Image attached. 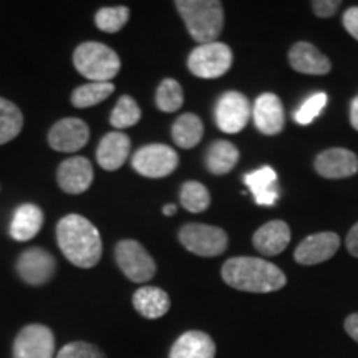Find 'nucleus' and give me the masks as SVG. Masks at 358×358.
Here are the masks:
<instances>
[{
  "label": "nucleus",
  "instance_id": "nucleus-1",
  "mask_svg": "<svg viewBox=\"0 0 358 358\" xmlns=\"http://www.w3.org/2000/svg\"><path fill=\"white\" fill-rule=\"evenodd\" d=\"M57 243L64 256L80 268L95 267L101 259V236L95 224L80 214H69L57 224Z\"/></svg>",
  "mask_w": 358,
  "mask_h": 358
},
{
  "label": "nucleus",
  "instance_id": "nucleus-2",
  "mask_svg": "<svg viewBox=\"0 0 358 358\" xmlns=\"http://www.w3.org/2000/svg\"><path fill=\"white\" fill-rule=\"evenodd\" d=\"M222 280L236 290L268 294L285 285V274L266 259L232 257L222 266Z\"/></svg>",
  "mask_w": 358,
  "mask_h": 358
},
{
  "label": "nucleus",
  "instance_id": "nucleus-3",
  "mask_svg": "<svg viewBox=\"0 0 358 358\" xmlns=\"http://www.w3.org/2000/svg\"><path fill=\"white\" fill-rule=\"evenodd\" d=\"M187 32L199 45L216 42L224 29V8L217 0H178L174 2Z\"/></svg>",
  "mask_w": 358,
  "mask_h": 358
},
{
  "label": "nucleus",
  "instance_id": "nucleus-4",
  "mask_svg": "<svg viewBox=\"0 0 358 358\" xmlns=\"http://www.w3.org/2000/svg\"><path fill=\"white\" fill-rule=\"evenodd\" d=\"M73 65L90 82H110L122 69L118 53L100 42H85L73 52Z\"/></svg>",
  "mask_w": 358,
  "mask_h": 358
},
{
  "label": "nucleus",
  "instance_id": "nucleus-5",
  "mask_svg": "<svg viewBox=\"0 0 358 358\" xmlns=\"http://www.w3.org/2000/svg\"><path fill=\"white\" fill-rule=\"evenodd\" d=\"M232 65V52L226 43L213 42L196 47L187 57V69L194 77L219 78Z\"/></svg>",
  "mask_w": 358,
  "mask_h": 358
},
{
  "label": "nucleus",
  "instance_id": "nucleus-6",
  "mask_svg": "<svg viewBox=\"0 0 358 358\" xmlns=\"http://www.w3.org/2000/svg\"><path fill=\"white\" fill-rule=\"evenodd\" d=\"M179 241L189 252L199 257L221 256L229 243L226 231L208 224H186L179 231Z\"/></svg>",
  "mask_w": 358,
  "mask_h": 358
},
{
  "label": "nucleus",
  "instance_id": "nucleus-7",
  "mask_svg": "<svg viewBox=\"0 0 358 358\" xmlns=\"http://www.w3.org/2000/svg\"><path fill=\"white\" fill-rule=\"evenodd\" d=\"M115 259L123 274L136 284H145L156 274L155 259L138 241H120L115 248Z\"/></svg>",
  "mask_w": 358,
  "mask_h": 358
},
{
  "label": "nucleus",
  "instance_id": "nucleus-8",
  "mask_svg": "<svg viewBox=\"0 0 358 358\" xmlns=\"http://www.w3.org/2000/svg\"><path fill=\"white\" fill-rule=\"evenodd\" d=\"M178 153L166 145L153 143L140 148L131 158V166L141 176L150 179L166 178L178 168Z\"/></svg>",
  "mask_w": 358,
  "mask_h": 358
},
{
  "label": "nucleus",
  "instance_id": "nucleus-9",
  "mask_svg": "<svg viewBox=\"0 0 358 358\" xmlns=\"http://www.w3.org/2000/svg\"><path fill=\"white\" fill-rule=\"evenodd\" d=\"M13 358H55V335L47 325H25L13 342Z\"/></svg>",
  "mask_w": 358,
  "mask_h": 358
},
{
  "label": "nucleus",
  "instance_id": "nucleus-10",
  "mask_svg": "<svg viewBox=\"0 0 358 358\" xmlns=\"http://www.w3.org/2000/svg\"><path fill=\"white\" fill-rule=\"evenodd\" d=\"M252 108L248 96L239 92H227L219 98L216 111V123L221 131L236 134L248 127Z\"/></svg>",
  "mask_w": 358,
  "mask_h": 358
},
{
  "label": "nucleus",
  "instance_id": "nucleus-11",
  "mask_svg": "<svg viewBox=\"0 0 358 358\" xmlns=\"http://www.w3.org/2000/svg\"><path fill=\"white\" fill-rule=\"evenodd\" d=\"M17 272L25 284L40 287L48 284L57 272L55 257L42 248L27 249L17 261Z\"/></svg>",
  "mask_w": 358,
  "mask_h": 358
},
{
  "label": "nucleus",
  "instance_id": "nucleus-12",
  "mask_svg": "<svg viewBox=\"0 0 358 358\" xmlns=\"http://www.w3.org/2000/svg\"><path fill=\"white\" fill-rule=\"evenodd\" d=\"M90 140L88 124L80 118H64L48 131V145L60 153H75Z\"/></svg>",
  "mask_w": 358,
  "mask_h": 358
},
{
  "label": "nucleus",
  "instance_id": "nucleus-13",
  "mask_svg": "<svg viewBox=\"0 0 358 358\" xmlns=\"http://www.w3.org/2000/svg\"><path fill=\"white\" fill-rule=\"evenodd\" d=\"M93 166L85 156H71L57 169V182L66 194H83L93 182Z\"/></svg>",
  "mask_w": 358,
  "mask_h": 358
},
{
  "label": "nucleus",
  "instance_id": "nucleus-14",
  "mask_svg": "<svg viewBox=\"0 0 358 358\" xmlns=\"http://www.w3.org/2000/svg\"><path fill=\"white\" fill-rule=\"evenodd\" d=\"M340 248V237L335 232H317L306 237L295 249V261L302 266H315V264L329 261Z\"/></svg>",
  "mask_w": 358,
  "mask_h": 358
},
{
  "label": "nucleus",
  "instance_id": "nucleus-15",
  "mask_svg": "<svg viewBox=\"0 0 358 358\" xmlns=\"http://www.w3.org/2000/svg\"><path fill=\"white\" fill-rule=\"evenodd\" d=\"M315 171L327 179L350 178L358 171V158L343 148L325 150L315 158Z\"/></svg>",
  "mask_w": 358,
  "mask_h": 358
},
{
  "label": "nucleus",
  "instance_id": "nucleus-16",
  "mask_svg": "<svg viewBox=\"0 0 358 358\" xmlns=\"http://www.w3.org/2000/svg\"><path fill=\"white\" fill-rule=\"evenodd\" d=\"M252 118L257 129L264 134H279L285 127V113L280 98L274 93H264L254 103Z\"/></svg>",
  "mask_w": 358,
  "mask_h": 358
},
{
  "label": "nucleus",
  "instance_id": "nucleus-17",
  "mask_svg": "<svg viewBox=\"0 0 358 358\" xmlns=\"http://www.w3.org/2000/svg\"><path fill=\"white\" fill-rule=\"evenodd\" d=\"M129 151H131V141L128 134L122 131L106 133L98 145L96 161L106 171H116L128 161Z\"/></svg>",
  "mask_w": 358,
  "mask_h": 358
},
{
  "label": "nucleus",
  "instance_id": "nucleus-18",
  "mask_svg": "<svg viewBox=\"0 0 358 358\" xmlns=\"http://www.w3.org/2000/svg\"><path fill=\"white\" fill-rule=\"evenodd\" d=\"M289 64L295 71L306 75H325L332 69L329 58L308 42H299L290 48Z\"/></svg>",
  "mask_w": 358,
  "mask_h": 358
},
{
  "label": "nucleus",
  "instance_id": "nucleus-19",
  "mask_svg": "<svg viewBox=\"0 0 358 358\" xmlns=\"http://www.w3.org/2000/svg\"><path fill=\"white\" fill-rule=\"evenodd\" d=\"M254 248L264 256H277L284 252L290 243V227L284 221H271L259 227L252 237Z\"/></svg>",
  "mask_w": 358,
  "mask_h": 358
},
{
  "label": "nucleus",
  "instance_id": "nucleus-20",
  "mask_svg": "<svg viewBox=\"0 0 358 358\" xmlns=\"http://www.w3.org/2000/svg\"><path fill=\"white\" fill-rule=\"evenodd\" d=\"M216 343L208 334L201 330H189L182 334L169 352V358H214Z\"/></svg>",
  "mask_w": 358,
  "mask_h": 358
},
{
  "label": "nucleus",
  "instance_id": "nucleus-21",
  "mask_svg": "<svg viewBox=\"0 0 358 358\" xmlns=\"http://www.w3.org/2000/svg\"><path fill=\"white\" fill-rule=\"evenodd\" d=\"M43 226V213L35 204H22L13 213L10 236L19 243L34 239Z\"/></svg>",
  "mask_w": 358,
  "mask_h": 358
},
{
  "label": "nucleus",
  "instance_id": "nucleus-22",
  "mask_svg": "<svg viewBox=\"0 0 358 358\" xmlns=\"http://www.w3.org/2000/svg\"><path fill=\"white\" fill-rule=\"evenodd\" d=\"M244 182L259 206H272L279 199V189L275 186L277 173L271 166H262L257 171L245 174Z\"/></svg>",
  "mask_w": 358,
  "mask_h": 358
},
{
  "label": "nucleus",
  "instance_id": "nucleus-23",
  "mask_svg": "<svg viewBox=\"0 0 358 358\" xmlns=\"http://www.w3.org/2000/svg\"><path fill=\"white\" fill-rule=\"evenodd\" d=\"M133 307L145 319H159L166 315L171 301L169 295L159 287H141L133 294Z\"/></svg>",
  "mask_w": 358,
  "mask_h": 358
},
{
  "label": "nucleus",
  "instance_id": "nucleus-24",
  "mask_svg": "<svg viewBox=\"0 0 358 358\" xmlns=\"http://www.w3.org/2000/svg\"><path fill=\"white\" fill-rule=\"evenodd\" d=\"M237 161H239V150L226 140L214 141L206 155V166L216 176L232 171Z\"/></svg>",
  "mask_w": 358,
  "mask_h": 358
},
{
  "label": "nucleus",
  "instance_id": "nucleus-25",
  "mask_svg": "<svg viewBox=\"0 0 358 358\" xmlns=\"http://www.w3.org/2000/svg\"><path fill=\"white\" fill-rule=\"evenodd\" d=\"M204 133L203 122H201L199 116L194 113H185L174 122L171 128L173 140L179 148H185V150H191L201 141Z\"/></svg>",
  "mask_w": 358,
  "mask_h": 358
},
{
  "label": "nucleus",
  "instance_id": "nucleus-26",
  "mask_svg": "<svg viewBox=\"0 0 358 358\" xmlns=\"http://www.w3.org/2000/svg\"><path fill=\"white\" fill-rule=\"evenodd\" d=\"M115 92V85L111 82H88L82 87L75 88L71 93V105L75 108H90L100 105Z\"/></svg>",
  "mask_w": 358,
  "mask_h": 358
},
{
  "label": "nucleus",
  "instance_id": "nucleus-27",
  "mask_svg": "<svg viewBox=\"0 0 358 358\" xmlns=\"http://www.w3.org/2000/svg\"><path fill=\"white\" fill-rule=\"evenodd\" d=\"M22 127H24V115L19 106L0 96V145H6L19 136Z\"/></svg>",
  "mask_w": 358,
  "mask_h": 358
},
{
  "label": "nucleus",
  "instance_id": "nucleus-28",
  "mask_svg": "<svg viewBox=\"0 0 358 358\" xmlns=\"http://www.w3.org/2000/svg\"><path fill=\"white\" fill-rule=\"evenodd\" d=\"M181 204L185 206L186 211L199 214L206 211L211 204V194H209L208 187L201 185L198 181H187L181 187Z\"/></svg>",
  "mask_w": 358,
  "mask_h": 358
},
{
  "label": "nucleus",
  "instance_id": "nucleus-29",
  "mask_svg": "<svg viewBox=\"0 0 358 358\" xmlns=\"http://www.w3.org/2000/svg\"><path fill=\"white\" fill-rule=\"evenodd\" d=\"M182 101H185V93L181 85L174 78H164L156 92V106L163 113H174L181 108Z\"/></svg>",
  "mask_w": 358,
  "mask_h": 358
},
{
  "label": "nucleus",
  "instance_id": "nucleus-30",
  "mask_svg": "<svg viewBox=\"0 0 358 358\" xmlns=\"http://www.w3.org/2000/svg\"><path fill=\"white\" fill-rule=\"evenodd\" d=\"M140 120H141L140 106H138V103L134 101V98L128 95H123L120 98L110 115L111 127H115L116 129L134 127Z\"/></svg>",
  "mask_w": 358,
  "mask_h": 358
},
{
  "label": "nucleus",
  "instance_id": "nucleus-31",
  "mask_svg": "<svg viewBox=\"0 0 358 358\" xmlns=\"http://www.w3.org/2000/svg\"><path fill=\"white\" fill-rule=\"evenodd\" d=\"M129 19V8L118 6V7H103L95 13V24L101 32L105 34H116L127 25Z\"/></svg>",
  "mask_w": 358,
  "mask_h": 358
},
{
  "label": "nucleus",
  "instance_id": "nucleus-32",
  "mask_svg": "<svg viewBox=\"0 0 358 358\" xmlns=\"http://www.w3.org/2000/svg\"><path fill=\"white\" fill-rule=\"evenodd\" d=\"M325 105H327L325 93H315V95L307 98V100L301 105V108L295 111L294 120L299 124H303V127H306V124H310L313 120L322 113V110L325 108Z\"/></svg>",
  "mask_w": 358,
  "mask_h": 358
},
{
  "label": "nucleus",
  "instance_id": "nucleus-33",
  "mask_svg": "<svg viewBox=\"0 0 358 358\" xmlns=\"http://www.w3.org/2000/svg\"><path fill=\"white\" fill-rule=\"evenodd\" d=\"M55 358H106V355L93 343L70 342L57 353Z\"/></svg>",
  "mask_w": 358,
  "mask_h": 358
},
{
  "label": "nucleus",
  "instance_id": "nucleus-34",
  "mask_svg": "<svg viewBox=\"0 0 358 358\" xmlns=\"http://www.w3.org/2000/svg\"><path fill=\"white\" fill-rule=\"evenodd\" d=\"M340 6H342V2H338V0H315V2H312L313 13L320 17V19L332 17L338 10Z\"/></svg>",
  "mask_w": 358,
  "mask_h": 358
},
{
  "label": "nucleus",
  "instance_id": "nucleus-35",
  "mask_svg": "<svg viewBox=\"0 0 358 358\" xmlns=\"http://www.w3.org/2000/svg\"><path fill=\"white\" fill-rule=\"evenodd\" d=\"M343 27L353 38L358 40V7H350L343 13Z\"/></svg>",
  "mask_w": 358,
  "mask_h": 358
},
{
  "label": "nucleus",
  "instance_id": "nucleus-36",
  "mask_svg": "<svg viewBox=\"0 0 358 358\" xmlns=\"http://www.w3.org/2000/svg\"><path fill=\"white\" fill-rule=\"evenodd\" d=\"M347 249L353 257H358V222L352 227L347 236Z\"/></svg>",
  "mask_w": 358,
  "mask_h": 358
},
{
  "label": "nucleus",
  "instance_id": "nucleus-37",
  "mask_svg": "<svg viewBox=\"0 0 358 358\" xmlns=\"http://www.w3.org/2000/svg\"><path fill=\"white\" fill-rule=\"evenodd\" d=\"M345 332L350 335V337L358 342V312L357 313H352V315H348L345 319Z\"/></svg>",
  "mask_w": 358,
  "mask_h": 358
},
{
  "label": "nucleus",
  "instance_id": "nucleus-38",
  "mask_svg": "<svg viewBox=\"0 0 358 358\" xmlns=\"http://www.w3.org/2000/svg\"><path fill=\"white\" fill-rule=\"evenodd\" d=\"M350 122L352 127L358 131V96L353 98L352 106H350Z\"/></svg>",
  "mask_w": 358,
  "mask_h": 358
},
{
  "label": "nucleus",
  "instance_id": "nucleus-39",
  "mask_svg": "<svg viewBox=\"0 0 358 358\" xmlns=\"http://www.w3.org/2000/svg\"><path fill=\"white\" fill-rule=\"evenodd\" d=\"M163 214H164V216H173V214H176V206H174V204H166L163 208Z\"/></svg>",
  "mask_w": 358,
  "mask_h": 358
}]
</instances>
